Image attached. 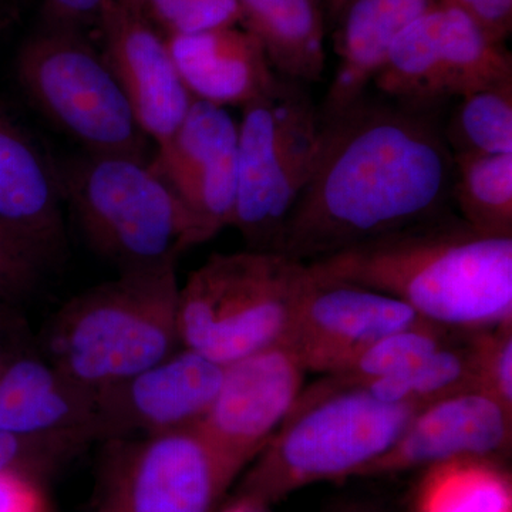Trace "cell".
Masks as SVG:
<instances>
[{
  "instance_id": "6da1fadb",
  "label": "cell",
  "mask_w": 512,
  "mask_h": 512,
  "mask_svg": "<svg viewBox=\"0 0 512 512\" xmlns=\"http://www.w3.org/2000/svg\"><path fill=\"white\" fill-rule=\"evenodd\" d=\"M433 109L366 94L322 117L311 177L274 252L311 264L447 211L454 158Z\"/></svg>"
},
{
  "instance_id": "7a4b0ae2",
  "label": "cell",
  "mask_w": 512,
  "mask_h": 512,
  "mask_svg": "<svg viewBox=\"0 0 512 512\" xmlns=\"http://www.w3.org/2000/svg\"><path fill=\"white\" fill-rule=\"evenodd\" d=\"M312 275L406 303L421 319L476 332L512 319V238L448 211L306 264Z\"/></svg>"
},
{
  "instance_id": "3957f363",
  "label": "cell",
  "mask_w": 512,
  "mask_h": 512,
  "mask_svg": "<svg viewBox=\"0 0 512 512\" xmlns=\"http://www.w3.org/2000/svg\"><path fill=\"white\" fill-rule=\"evenodd\" d=\"M175 266L121 272L70 299L50 323L49 362L97 390L174 355L181 346Z\"/></svg>"
},
{
  "instance_id": "277c9868",
  "label": "cell",
  "mask_w": 512,
  "mask_h": 512,
  "mask_svg": "<svg viewBox=\"0 0 512 512\" xmlns=\"http://www.w3.org/2000/svg\"><path fill=\"white\" fill-rule=\"evenodd\" d=\"M421 409L382 402L363 387L308 389L252 461L238 500L266 508L306 485L357 477L396 443Z\"/></svg>"
},
{
  "instance_id": "5b68a950",
  "label": "cell",
  "mask_w": 512,
  "mask_h": 512,
  "mask_svg": "<svg viewBox=\"0 0 512 512\" xmlns=\"http://www.w3.org/2000/svg\"><path fill=\"white\" fill-rule=\"evenodd\" d=\"M56 170L84 241L120 274L177 264L201 244L183 202L143 158L86 153Z\"/></svg>"
},
{
  "instance_id": "8992f818",
  "label": "cell",
  "mask_w": 512,
  "mask_h": 512,
  "mask_svg": "<svg viewBox=\"0 0 512 512\" xmlns=\"http://www.w3.org/2000/svg\"><path fill=\"white\" fill-rule=\"evenodd\" d=\"M305 274L276 252L212 255L178 293L181 346L227 366L284 342Z\"/></svg>"
},
{
  "instance_id": "52a82bcc",
  "label": "cell",
  "mask_w": 512,
  "mask_h": 512,
  "mask_svg": "<svg viewBox=\"0 0 512 512\" xmlns=\"http://www.w3.org/2000/svg\"><path fill=\"white\" fill-rule=\"evenodd\" d=\"M15 72L30 103L87 154L146 160L148 137L103 53L79 26L52 18L20 46Z\"/></svg>"
},
{
  "instance_id": "ba28073f",
  "label": "cell",
  "mask_w": 512,
  "mask_h": 512,
  "mask_svg": "<svg viewBox=\"0 0 512 512\" xmlns=\"http://www.w3.org/2000/svg\"><path fill=\"white\" fill-rule=\"evenodd\" d=\"M239 178L231 227L248 249L274 252L318 157L322 116L302 83L279 76L244 107L238 124Z\"/></svg>"
},
{
  "instance_id": "9c48e42d",
  "label": "cell",
  "mask_w": 512,
  "mask_h": 512,
  "mask_svg": "<svg viewBox=\"0 0 512 512\" xmlns=\"http://www.w3.org/2000/svg\"><path fill=\"white\" fill-rule=\"evenodd\" d=\"M512 80V57L451 0H436L400 33L377 92L387 99L434 107Z\"/></svg>"
},
{
  "instance_id": "30bf717a",
  "label": "cell",
  "mask_w": 512,
  "mask_h": 512,
  "mask_svg": "<svg viewBox=\"0 0 512 512\" xmlns=\"http://www.w3.org/2000/svg\"><path fill=\"white\" fill-rule=\"evenodd\" d=\"M306 373L285 340L225 366L220 392L195 429L229 483L275 436L303 392Z\"/></svg>"
},
{
  "instance_id": "8fae6325",
  "label": "cell",
  "mask_w": 512,
  "mask_h": 512,
  "mask_svg": "<svg viewBox=\"0 0 512 512\" xmlns=\"http://www.w3.org/2000/svg\"><path fill=\"white\" fill-rule=\"evenodd\" d=\"M114 443L96 512H211L231 485L195 427Z\"/></svg>"
},
{
  "instance_id": "7c38bea8",
  "label": "cell",
  "mask_w": 512,
  "mask_h": 512,
  "mask_svg": "<svg viewBox=\"0 0 512 512\" xmlns=\"http://www.w3.org/2000/svg\"><path fill=\"white\" fill-rule=\"evenodd\" d=\"M225 366L185 349L97 389L90 437L128 440L191 429L220 392Z\"/></svg>"
},
{
  "instance_id": "4fadbf2b",
  "label": "cell",
  "mask_w": 512,
  "mask_h": 512,
  "mask_svg": "<svg viewBox=\"0 0 512 512\" xmlns=\"http://www.w3.org/2000/svg\"><path fill=\"white\" fill-rule=\"evenodd\" d=\"M239 128L225 107L192 101L173 136L158 144L150 167L170 185L200 242L231 227L237 207Z\"/></svg>"
},
{
  "instance_id": "5bb4252c",
  "label": "cell",
  "mask_w": 512,
  "mask_h": 512,
  "mask_svg": "<svg viewBox=\"0 0 512 512\" xmlns=\"http://www.w3.org/2000/svg\"><path fill=\"white\" fill-rule=\"evenodd\" d=\"M420 322L427 320L392 296L318 278L306 266L285 342L306 372L329 375L375 340Z\"/></svg>"
},
{
  "instance_id": "9a60e30c",
  "label": "cell",
  "mask_w": 512,
  "mask_h": 512,
  "mask_svg": "<svg viewBox=\"0 0 512 512\" xmlns=\"http://www.w3.org/2000/svg\"><path fill=\"white\" fill-rule=\"evenodd\" d=\"M104 59L126 94L138 126L156 144L173 136L194 97L181 80L164 36L121 0H107L99 19Z\"/></svg>"
},
{
  "instance_id": "2e32d148",
  "label": "cell",
  "mask_w": 512,
  "mask_h": 512,
  "mask_svg": "<svg viewBox=\"0 0 512 512\" xmlns=\"http://www.w3.org/2000/svg\"><path fill=\"white\" fill-rule=\"evenodd\" d=\"M512 413L483 393L467 392L424 407L383 456L357 477L403 473L454 458H491L511 446Z\"/></svg>"
},
{
  "instance_id": "e0dca14e",
  "label": "cell",
  "mask_w": 512,
  "mask_h": 512,
  "mask_svg": "<svg viewBox=\"0 0 512 512\" xmlns=\"http://www.w3.org/2000/svg\"><path fill=\"white\" fill-rule=\"evenodd\" d=\"M63 202L56 163L0 104V220L60 264L67 244Z\"/></svg>"
},
{
  "instance_id": "ac0fdd59",
  "label": "cell",
  "mask_w": 512,
  "mask_h": 512,
  "mask_svg": "<svg viewBox=\"0 0 512 512\" xmlns=\"http://www.w3.org/2000/svg\"><path fill=\"white\" fill-rule=\"evenodd\" d=\"M164 39L195 100L244 109L278 80L264 47L247 29L232 26Z\"/></svg>"
},
{
  "instance_id": "d6986e66",
  "label": "cell",
  "mask_w": 512,
  "mask_h": 512,
  "mask_svg": "<svg viewBox=\"0 0 512 512\" xmlns=\"http://www.w3.org/2000/svg\"><path fill=\"white\" fill-rule=\"evenodd\" d=\"M97 390L42 360L0 366V431L18 436H79L92 441Z\"/></svg>"
},
{
  "instance_id": "ffe728a7",
  "label": "cell",
  "mask_w": 512,
  "mask_h": 512,
  "mask_svg": "<svg viewBox=\"0 0 512 512\" xmlns=\"http://www.w3.org/2000/svg\"><path fill=\"white\" fill-rule=\"evenodd\" d=\"M436 0H349L340 10L335 50L339 63L319 106L335 116L367 94L397 37Z\"/></svg>"
},
{
  "instance_id": "44dd1931",
  "label": "cell",
  "mask_w": 512,
  "mask_h": 512,
  "mask_svg": "<svg viewBox=\"0 0 512 512\" xmlns=\"http://www.w3.org/2000/svg\"><path fill=\"white\" fill-rule=\"evenodd\" d=\"M241 23L264 47L279 76L320 82L325 70V22L319 0H239Z\"/></svg>"
},
{
  "instance_id": "7402d4cb",
  "label": "cell",
  "mask_w": 512,
  "mask_h": 512,
  "mask_svg": "<svg viewBox=\"0 0 512 512\" xmlns=\"http://www.w3.org/2000/svg\"><path fill=\"white\" fill-rule=\"evenodd\" d=\"M414 512H512L510 474L491 458L434 464L417 485Z\"/></svg>"
},
{
  "instance_id": "603a6c76",
  "label": "cell",
  "mask_w": 512,
  "mask_h": 512,
  "mask_svg": "<svg viewBox=\"0 0 512 512\" xmlns=\"http://www.w3.org/2000/svg\"><path fill=\"white\" fill-rule=\"evenodd\" d=\"M451 201L481 234L512 238V154H453Z\"/></svg>"
},
{
  "instance_id": "cb8c5ba5",
  "label": "cell",
  "mask_w": 512,
  "mask_h": 512,
  "mask_svg": "<svg viewBox=\"0 0 512 512\" xmlns=\"http://www.w3.org/2000/svg\"><path fill=\"white\" fill-rule=\"evenodd\" d=\"M450 342V329L430 322L417 323L370 343L346 365L325 375V379L311 389L315 392H335L369 386L377 380L402 372Z\"/></svg>"
},
{
  "instance_id": "d4e9b609",
  "label": "cell",
  "mask_w": 512,
  "mask_h": 512,
  "mask_svg": "<svg viewBox=\"0 0 512 512\" xmlns=\"http://www.w3.org/2000/svg\"><path fill=\"white\" fill-rule=\"evenodd\" d=\"M363 389L382 402L420 407L456 394L477 392L468 336L463 345L450 342L402 372Z\"/></svg>"
},
{
  "instance_id": "484cf974",
  "label": "cell",
  "mask_w": 512,
  "mask_h": 512,
  "mask_svg": "<svg viewBox=\"0 0 512 512\" xmlns=\"http://www.w3.org/2000/svg\"><path fill=\"white\" fill-rule=\"evenodd\" d=\"M443 130L453 154H512V80L460 97Z\"/></svg>"
},
{
  "instance_id": "4316f807",
  "label": "cell",
  "mask_w": 512,
  "mask_h": 512,
  "mask_svg": "<svg viewBox=\"0 0 512 512\" xmlns=\"http://www.w3.org/2000/svg\"><path fill=\"white\" fill-rule=\"evenodd\" d=\"M57 265L45 249L0 220V298L22 301L32 296Z\"/></svg>"
},
{
  "instance_id": "83f0119b",
  "label": "cell",
  "mask_w": 512,
  "mask_h": 512,
  "mask_svg": "<svg viewBox=\"0 0 512 512\" xmlns=\"http://www.w3.org/2000/svg\"><path fill=\"white\" fill-rule=\"evenodd\" d=\"M144 16L164 37L232 28L241 22L239 0H147Z\"/></svg>"
},
{
  "instance_id": "f1b7e54d",
  "label": "cell",
  "mask_w": 512,
  "mask_h": 512,
  "mask_svg": "<svg viewBox=\"0 0 512 512\" xmlns=\"http://www.w3.org/2000/svg\"><path fill=\"white\" fill-rule=\"evenodd\" d=\"M478 393L512 413V319L468 332Z\"/></svg>"
},
{
  "instance_id": "f546056e",
  "label": "cell",
  "mask_w": 512,
  "mask_h": 512,
  "mask_svg": "<svg viewBox=\"0 0 512 512\" xmlns=\"http://www.w3.org/2000/svg\"><path fill=\"white\" fill-rule=\"evenodd\" d=\"M89 443L79 436H18L0 431V474L36 473L63 463Z\"/></svg>"
},
{
  "instance_id": "4dcf8cb0",
  "label": "cell",
  "mask_w": 512,
  "mask_h": 512,
  "mask_svg": "<svg viewBox=\"0 0 512 512\" xmlns=\"http://www.w3.org/2000/svg\"><path fill=\"white\" fill-rule=\"evenodd\" d=\"M0 512H47L35 477L23 473L0 474Z\"/></svg>"
},
{
  "instance_id": "1f68e13d",
  "label": "cell",
  "mask_w": 512,
  "mask_h": 512,
  "mask_svg": "<svg viewBox=\"0 0 512 512\" xmlns=\"http://www.w3.org/2000/svg\"><path fill=\"white\" fill-rule=\"evenodd\" d=\"M494 40L504 43L512 29V0H451Z\"/></svg>"
},
{
  "instance_id": "d6a6232c",
  "label": "cell",
  "mask_w": 512,
  "mask_h": 512,
  "mask_svg": "<svg viewBox=\"0 0 512 512\" xmlns=\"http://www.w3.org/2000/svg\"><path fill=\"white\" fill-rule=\"evenodd\" d=\"M107 0H47L52 18L79 26L89 19H99Z\"/></svg>"
},
{
  "instance_id": "836d02e7",
  "label": "cell",
  "mask_w": 512,
  "mask_h": 512,
  "mask_svg": "<svg viewBox=\"0 0 512 512\" xmlns=\"http://www.w3.org/2000/svg\"><path fill=\"white\" fill-rule=\"evenodd\" d=\"M224 512H265V507H259V505L245 503V501L237 500V503L231 505L228 510Z\"/></svg>"
},
{
  "instance_id": "e575fe53",
  "label": "cell",
  "mask_w": 512,
  "mask_h": 512,
  "mask_svg": "<svg viewBox=\"0 0 512 512\" xmlns=\"http://www.w3.org/2000/svg\"><path fill=\"white\" fill-rule=\"evenodd\" d=\"M326 2H328L330 16L335 20L338 18L340 10L343 9V6H345L349 0H326Z\"/></svg>"
},
{
  "instance_id": "d590c367",
  "label": "cell",
  "mask_w": 512,
  "mask_h": 512,
  "mask_svg": "<svg viewBox=\"0 0 512 512\" xmlns=\"http://www.w3.org/2000/svg\"><path fill=\"white\" fill-rule=\"evenodd\" d=\"M121 2L126 3L130 8L136 9L137 12L143 13L144 8H146L147 0H121Z\"/></svg>"
},
{
  "instance_id": "8d00e7d4",
  "label": "cell",
  "mask_w": 512,
  "mask_h": 512,
  "mask_svg": "<svg viewBox=\"0 0 512 512\" xmlns=\"http://www.w3.org/2000/svg\"><path fill=\"white\" fill-rule=\"evenodd\" d=\"M338 512H377L370 510V508L362 507V505H349V507L343 508Z\"/></svg>"
},
{
  "instance_id": "74e56055",
  "label": "cell",
  "mask_w": 512,
  "mask_h": 512,
  "mask_svg": "<svg viewBox=\"0 0 512 512\" xmlns=\"http://www.w3.org/2000/svg\"><path fill=\"white\" fill-rule=\"evenodd\" d=\"M2 2H3V0H0V8H2Z\"/></svg>"
},
{
  "instance_id": "f35d334b",
  "label": "cell",
  "mask_w": 512,
  "mask_h": 512,
  "mask_svg": "<svg viewBox=\"0 0 512 512\" xmlns=\"http://www.w3.org/2000/svg\"><path fill=\"white\" fill-rule=\"evenodd\" d=\"M2 363H3L2 360H0V366H2Z\"/></svg>"
},
{
  "instance_id": "ab89813d",
  "label": "cell",
  "mask_w": 512,
  "mask_h": 512,
  "mask_svg": "<svg viewBox=\"0 0 512 512\" xmlns=\"http://www.w3.org/2000/svg\"><path fill=\"white\" fill-rule=\"evenodd\" d=\"M319 2H322V0H319Z\"/></svg>"
}]
</instances>
